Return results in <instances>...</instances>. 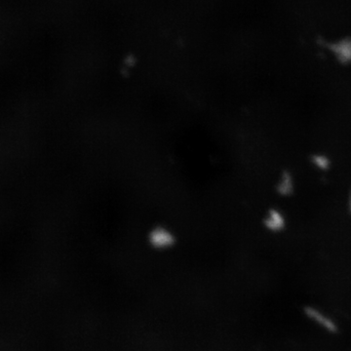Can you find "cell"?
Wrapping results in <instances>:
<instances>
[{"label": "cell", "mask_w": 351, "mask_h": 351, "mask_svg": "<svg viewBox=\"0 0 351 351\" xmlns=\"http://www.w3.org/2000/svg\"><path fill=\"white\" fill-rule=\"evenodd\" d=\"M304 311L307 318L321 329L330 334H336L338 332L339 326L337 322L322 309L313 306H307L305 307Z\"/></svg>", "instance_id": "cell-1"}, {"label": "cell", "mask_w": 351, "mask_h": 351, "mask_svg": "<svg viewBox=\"0 0 351 351\" xmlns=\"http://www.w3.org/2000/svg\"><path fill=\"white\" fill-rule=\"evenodd\" d=\"M149 243L156 250H165L171 248L176 243L174 233L168 228L157 226L149 234Z\"/></svg>", "instance_id": "cell-2"}, {"label": "cell", "mask_w": 351, "mask_h": 351, "mask_svg": "<svg viewBox=\"0 0 351 351\" xmlns=\"http://www.w3.org/2000/svg\"><path fill=\"white\" fill-rule=\"evenodd\" d=\"M263 225L269 232H282L287 226L285 214L281 210L276 208L268 210L263 219Z\"/></svg>", "instance_id": "cell-3"}, {"label": "cell", "mask_w": 351, "mask_h": 351, "mask_svg": "<svg viewBox=\"0 0 351 351\" xmlns=\"http://www.w3.org/2000/svg\"><path fill=\"white\" fill-rule=\"evenodd\" d=\"M296 189V181L290 171H283L276 183V191L282 197H289L294 194Z\"/></svg>", "instance_id": "cell-4"}, {"label": "cell", "mask_w": 351, "mask_h": 351, "mask_svg": "<svg viewBox=\"0 0 351 351\" xmlns=\"http://www.w3.org/2000/svg\"><path fill=\"white\" fill-rule=\"evenodd\" d=\"M312 166L321 172H327L332 167V160L327 154H314L310 157Z\"/></svg>", "instance_id": "cell-5"}, {"label": "cell", "mask_w": 351, "mask_h": 351, "mask_svg": "<svg viewBox=\"0 0 351 351\" xmlns=\"http://www.w3.org/2000/svg\"><path fill=\"white\" fill-rule=\"evenodd\" d=\"M349 205H350V211H351V196H350V203H349Z\"/></svg>", "instance_id": "cell-6"}]
</instances>
